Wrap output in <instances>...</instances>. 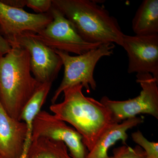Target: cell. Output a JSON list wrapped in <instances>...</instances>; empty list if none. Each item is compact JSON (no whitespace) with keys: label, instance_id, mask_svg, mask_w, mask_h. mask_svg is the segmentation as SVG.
Masks as SVG:
<instances>
[{"label":"cell","instance_id":"obj_6","mask_svg":"<svg viewBox=\"0 0 158 158\" xmlns=\"http://www.w3.org/2000/svg\"><path fill=\"white\" fill-rule=\"evenodd\" d=\"M49 12L52 17V22L38 33H30L50 48L81 55L102 45L86 42L72 23L56 7L52 6Z\"/></svg>","mask_w":158,"mask_h":158},{"label":"cell","instance_id":"obj_20","mask_svg":"<svg viewBox=\"0 0 158 158\" xmlns=\"http://www.w3.org/2000/svg\"><path fill=\"white\" fill-rule=\"evenodd\" d=\"M144 158H151L148 157V156H146Z\"/></svg>","mask_w":158,"mask_h":158},{"label":"cell","instance_id":"obj_5","mask_svg":"<svg viewBox=\"0 0 158 158\" xmlns=\"http://www.w3.org/2000/svg\"><path fill=\"white\" fill-rule=\"evenodd\" d=\"M136 82L140 84V94L127 100L114 101L104 96L100 102L111 113L113 123H120L140 114L158 118V81L150 73H138Z\"/></svg>","mask_w":158,"mask_h":158},{"label":"cell","instance_id":"obj_2","mask_svg":"<svg viewBox=\"0 0 158 158\" xmlns=\"http://www.w3.org/2000/svg\"><path fill=\"white\" fill-rule=\"evenodd\" d=\"M86 42L122 45L124 34L117 19L97 2L90 0H52Z\"/></svg>","mask_w":158,"mask_h":158},{"label":"cell","instance_id":"obj_21","mask_svg":"<svg viewBox=\"0 0 158 158\" xmlns=\"http://www.w3.org/2000/svg\"><path fill=\"white\" fill-rule=\"evenodd\" d=\"M0 158H2V157L1 156H0Z\"/></svg>","mask_w":158,"mask_h":158},{"label":"cell","instance_id":"obj_11","mask_svg":"<svg viewBox=\"0 0 158 158\" xmlns=\"http://www.w3.org/2000/svg\"><path fill=\"white\" fill-rule=\"evenodd\" d=\"M25 123L12 118L0 101V156L20 158L27 136Z\"/></svg>","mask_w":158,"mask_h":158},{"label":"cell","instance_id":"obj_15","mask_svg":"<svg viewBox=\"0 0 158 158\" xmlns=\"http://www.w3.org/2000/svg\"><path fill=\"white\" fill-rule=\"evenodd\" d=\"M27 158H73L62 141L45 137L33 140L28 151Z\"/></svg>","mask_w":158,"mask_h":158},{"label":"cell","instance_id":"obj_19","mask_svg":"<svg viewBox=\"0 0 158 158\" xmlns=\"http://www.w3.org/2000/svg\"><path fill=\"white\" fill-rule=\"evenodd\" d=\"M11 47L0 34V56H3L11 50Z\"/></svg>","mask_w":158,"mask_h":158},{"label":"cell","instance_id":"obj_8","mask_svg":"<svg viewBox=\"0 0 158 158\" xmlns=\"http://www.w3.org/2000/svg\"><path fill=\"white\" fill-rule=\"evenodd\" d=\"M39 137L64 142L73 158H86L89 152L76 130L47 111H40L33 123L31 141Z\"/></svg>","mask_w":158,"mask_h":158},{"label":"cell","instance_id":"obj_9","mask_svg":"<svg viewBox=\"0 0 158 158\" xmlns=\"http://www.w3.org/2000/svg\"><path fill=\"white\" fill-rule=\"evenodd\" d=\"M122 47L127 53L128 73H150L158 81V34H124Z\"/></svg>","mask_w":158,"mask_h":158},{"label":"cell","instance_id":"obj_16","mask_svg":"<svg viewBox=\"0 0 158 158\" xmlns=\"http://www.w3.org/2000/svg\"><path fill=\"white\" fill-rule=\"evenodd\" d=\"M4 4L11 7L22 9L25 6L31 8L37 14L49 12L52 6L51 0H2Z\"/></svg>","mask_w":158,"mask_h":158},{"label":"cell","instance_id":"obj_12","mask_svg":"<svg viewBox=\"0 0 158 158\" xmlns=\"http://www.w3.org/2000/svg\"><path fill=\"white\" fill-rule=\"evenodd\" d=\"M141 117L128 118L120 123H114L98 138L93 148L88 152L86 158H111L108 155L110 147L118 141L126 145L127 131L143 123Z\"/></svg>","mask_w":158,"mask_h":158},{"label":"cell","instance_id":"obj_1","mask_svg":"<svg viewBox=\"0 0 158 158\" xmlns=\"http://www.w3.org/2000/svg\"><path fill=\"white\" fill-rule=\"evenodd\" d=\"M83 88L79 84L66 88L63 91L64 100L53 104L50 110L59 119L73 126L89 152L114 123L107 108L95 99L85 96Z\"/></svg>","mask_w":158,"mask_h":158},{"label":"cell","instance_id":"obj_18","mask_svg":"<svg viewBox=\"0 0 158 158\" xmlns=\"http://www.w3.org/2000/svg\"><path fill=\"white\" fill-rule=\"evenodd\" d=\"M113 154L111 158H144L147 156L144 150L138 145L134 148L127 145L120 146L113 150Z\"/></svg>","mask_w":158,"mask_h":158},{"label":"cell","instance_id":"obj_4","mask_svg":"<svg viewBox=\"0 0 158 158\" xmlns=\"http://www.w3.org/2000/svg\"><path fill=\"white\" fill-rule=\"evenodd\" d=\"M115 47L113 44H102L97 48L75 56L65 52L54 50L62 60L64 73L61 84L51 99L52 104L56 103L65 89L74 85L81 84L88 93L90 88L96 90V82L94 77L95 66L102 57L113 55Z\"/></svg>","mask_w":158,"mask_h":158},{"label":"cell","instance_id":"obj_13","mask_svg":"<svg viewBox=\"0 0 158 158\" xmlns=\"http://www.w3.org/2000/svg\"><path fill=\"white\" fill-rule=\"evenodd\" d=\"M52 85V84L48 83L40 84L34 95L23 109L20 120L25 123L27 132L23 152L20 158H27L28 151L32 142L33 123L45 102Z\"/></svg>","mask_w":158,"mask_h":158},{"label":"cell","instance_id":"obj_17","mask_svg":"<svg viewBox=\"0 0 158 158\" xmlns=\"http://www.w3.org/2000/svg\"><path fill=\"white\" fill-rule=\"evenodd\" d=\"M133 141L145 152L146 156L151 158H158V143L148 141L139 130L131 134Z\"/></svg>","mask_w":158,"mask_h":158},{"label":"cell","instance_id":"obj_3","mask_svg":"<svg viewBox=\"0 0 158 158\" xmlns=\"http://www.w3.org/2000/svg\"><path fill=\"white\" fill-rule=\"evenodd\" d=\"M30 55L20 46L0 56V101L12 118L21 121L23 109L40 83L31 74Z\"/></svg>","mask_w":158,"mask_h":158},{"label":"cell","instance_id":"obj_7","mask_svg":"<svg viewBox=\"0 0 158 158\" xmlns=\"http://www.w3.org/2000/svg\"><path fill=\"white\" fill-rule=\"evenodd\" d=\"M8 43L11 48L20 46L28 52L31 73L38 83L52 84L63 65L54 49L33 37L30 32H23Z\"/></svg>","mask_w":158,"mask_h":158},{"label":"cell","instance_id":"obj_14","mask_svg":"<svg viewBox=\"0 0 158 158\" xmlns=\"http://www.w3.org/2000/svg\"><path fill=\"white\" fill-rule=\"evenodd\" d=\"M136 35L158 34V1L144 0L138 7L132 21Z\"/></svg>","mask_w":158,"mask_h":158},{"label":"cell","instance_id":"obj_10","mask_svg":"<svg viewBox=\"0 0 158 158\" xmlns=\"http://www.w3.org/2000/svg\"><path fill=\"white\" fill-rule=\"evenodd\" d=\"M52 19L49 11L41 14L29 13L0 1V34L8 43L23 32L38 33Z\"/></svg>","mask_w":158,"mask_h":158}]
</instances>
